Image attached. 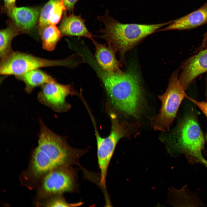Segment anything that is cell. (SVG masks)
Listing matches in <instances>:
<instances>
[{
    "label": "cell",
    "instance_id": "obj_1",
    "mask_svg": "<svg viewBox=\"0 0 207 207\" xmlns=\"http://www.w3.org/2000/svg\"><path fill=\"white\" fill-rule=\"evenodd\" d=\"M38 145L34 150L28 167L20 177L21 184L35 189L45 175L57 168L78 163L86 153L72 147L63 137L50 130L41 119Z\"/></svg>",
    "mask_w": 207,
    "mask_h": 207
},
{
    "label": "cell",
    "instance_id": "obj_2",
    "mask_svg": "<svg viewBox=\"0 0 207 207\" xmlns=\"http://www.w3.org/2000/svg\"><path fill=\"white\" fill-rule=\"evenodd\" d=\"M98 72L114 107L124 115L138 118L144 98L138 76L131 69L113 72L98 68Z\"/></svg>",
    "mask_w": 207,
    "mask_h": 207
},
{
    "label": "cell",
    "instance_id": "obj_3",
    "mask_svg": "<svg viewBox=\"0 0 207 207\" xmlns=\"http://www.w3.org/2000/svg\"><path fill=\"white\" fill-rule=\"evenodd\" d=\"M98 19L105 26L100 30L102 34L99 37L105 40L109 46L122 56L145 37L171 22L170 21L155 24H123L111 17L108 11Z\"/></svg>",
    "mask_w": 207,
    "mask_h": 207
},
{
    "label": "cell",
    "instance_id": "obj_4",
    "mask_svg": "<svg viewBox=\"0 0 207 207\" xmlns=\"http://www.w3.org/2000/svg\"><path fill=\"white\" fill-rule=\"evenodd\" d=\"M162 140L167 145V150L171 154H185L191 163H200L204 158L202 152L204 147V137L199 124L193 117L189 116L184 120L177 136L162 138Z\"/></svg>",
    "mask_w": 207,
    "mask_h": 207
},
{
    "label": "cell",
    "instance_id": "obj_5",
    "mask_svg": "<svg viewBox=\"0 0 207 207\" xmlns=\"http://www.w3.org/2000/svg\"><path fill=\"white\" fill-rule=\"evenodd\" d=\"M177 70L172 74L166 91L158 96L162 106L158 113L151 118L152 127L155 130L163 132L169 131L180 106L187 95L181 84Z\"/></svg>",
    "mask_w": 207,
    "mask_h": 207
},
{
    "label": "cell",
    "instance_id": "obj_6",
    "mask_svg": "<svg viewBox=\"0 0 207 207\" xmlns=\"http://www.w3.org/2000/svg\"><path fill=\"white\" fill-rule=\"evenodd\" d=\"M112 126L109 135L101 137L97 131L95 132L97 145V161L100 170L101 181L105 187L108 169L118 141L127 137L131 132L132 124L123 121L120 122L114 113L110 114Z\"/></svg>",
    "mask_w": 207,
    "mask_h": 207
},
{
    "label": "cell",
    "instance_id": "obj_7",
    "mask_svg": "<svg viewBox=\"0 0 207 207\" xmlns=\"http://www.w3.org/2000/svg\"><path fill=\"white\" fill-rule=\"evenodd\" d=\"M76 175L70 166L60 167L49 172L39 181L35 189L37 201L56 194L75 190Z\"/></svg>",
    "mask_w": 207,
    "mask_h": 207
},
{
    "label": "cell",
    "instance_id": "obj_8",
    "mask_svg": "<svg viewBox=\"0 0 207 207\" xmlns=\"http://www.w3.org/2000/svg\"><path fill=\"white\" fill-rule=\"evenodd\" d=\"M67 63L66 60L47 59L30 54L12 51L1 59L0 73L2 75H13L16 77L41 68L66 66Z\"/></svg>",
    "mask_w": 207,
    "mask_h": 207
},
{
    "label": "cell",
    "instance_id": "obj_9",
    "mask_svg": "<svg viewBox=\"0 0 207 207\" xmlns=\"http://www.w3.org/2000/svg\"><path fill=\"white\" fill-rule=\"evenodd\" d=\"M74 94L71 85L61 84L55 81L42 85L37 99L41 103L55 112H62L69 108L66 101V97Z\"/></svg>",
    "mask_w": 207,
    "mask_h": 207
},
{
    "label": "cell",
    "instance_id": "obj_10",
    "mask_svg": "<svg viewBox=\"0 0 207 207\" xmlns=\"http://www.w3.org/2000/svg\"><path fill=\"white\" fill-rule=\"evenodd\" d=\"M179 81L186 89L199 75L207 72V48L200 51L181 65Z\"/></svg>",
    "mask_w": 207,
    "mask_h": 207
},
{
    "label": "cell",
    "instance_id": "obj_11",
    "mask_svg": "<svg viewBox=\"0 0 207 207\" xmlns=\"http://www.w3.org/2000/svg\"><path fill=\"white\" fill-rule=\"evenodd\" d=\"M40 12L37 7L15 6L7 12L12 24L20 34L32 30L39 20Z\"/></svg>",
    "mask_w": 207,
    "mask_h": 207
},
{
    "label": "cell",
    "instance_id": "obj_12",
    "mask_svg": "<svg viewBox=\"0 0 207 207\" xmlns=\"http://www.w3.org/2000/svg\"><path fill=\"white\" fill-rule=\"evenodd\" d=\"M207 23V1L193 12L172 21L169 25L157 32L172 30H184L196 28Z\"/></svg>",
    "mask_w": 207,
    "mask_h": 207
},
{
    "label": "cell",
    "instance_id": "obj_13",
    "mask_svg": "<svg viewBox=\"0 0 207 207\" xmlns=\"http://www.w3.org/2000/svg\"><path fill=\"white\" fill-rule=\"evenodd\" d=\"M85 21L80 15L72 13L68 16L65 14L59 28L62 36L84 37L92 40L94 35L87 28Z\"/></svg>",
    "mask_w": 207,
    "mask_h": 207
},
{
    "label": "cell",
    "instance_id": "obj_14",
    "mask_svg": "<svg viewBox=\"0 0 207 207\" xmlns=\"http://www.w3.org/2000/svg\"><path fill=\"white\" fill-rule=\"evenodd\" d=\"M66 10L63 0H49L41 11L38 20L39 32L49 25L58 23Z\"/></svg>",
    "mask_w": 207,
    "mask_h": 207
},
{
    "label": "cell",
    "instance_id": "obj_15",
    "mask_svg": "<svg viewBox=\"0 0 207 207\" xmlns=\"http://www.w3.org/2000/svg\"><path fill=\"white\" fill-rule=\"evenodd\" d=\"M92 40L95 48V58L101 68L109 72L120 71L119 62L115 56L116 51L108 45Z\"/></svg>",
    "mask_w": 207,
    "mask_h": 207
},
{
    "label": "cell",
    "instance_id": "obj_16",
    "mask_svg": "<svg viewBox=\"0 0 207 207\" xmlns=\"http://www.w3.org/2000/svg\"><path fill=\"white\" fill-rule=\"evenodd\" d=\"M16 77L24 83L25 91L28 94L36 87L56 81L52 76L39 69L31 70Z\"/></svg>",
    "mask_w": 207,
    "mask_h": 207
},
{
    "label": "cell",
    "instance_id": "obj_17",
    "mask_svg": "<svg viewBox=\"0 0 207 207\" xmlns=\"http://www.w3.org/2000/svg\"><path fill=\"white\" fill-rule=\"evenodd\" d=\"M43 48L47 51L54 50L62 36L59 28L55 24L49 25L39 32Z\"/></svg>",
    "mask_w": 207,
    "mask_h": 207
},
{
    "label": "cell",
    "instance_id": "obj_18",
    "mask_svg": "<svg viewBox=\"0 0 207 207\" xmlns=\"http://www.w3.org/2000/svg\"><path fill=\"white\" fill-rule=\"evenodd\" d=\"M20 34L12 24L0 32V56L1 59L6 56L13 51L11 43L13 38Z\"/></svg>",
    "mask_w": 207,
    "mask_h": 207
},
{
    "label": "cell",
    "instance_id": "obj_19",
    "mask_svg": "<svg viewBox=\"0 0 207 207\" xmlns=\"http://www.w3.org/2000/svg\"><path fill=\"white\" fill-rule=\"evenodd\" d=\"M81 204V202L69 203L66 201L62 194H56L37 201L36 205L38 206L54 207L78 206Z\"/></svg>",
    "mask_w": 207,
    "mask_h": 207
},
{
    "label": "cell",
    "instance_id": "obj_20",
    "mask_svg": "<svg viewBox=\"0 0 207 207\" xmlns=\"http://www.w3.org/2000/svg\"><path fill=\"white\" fill-rule=\"evenodd\" d=\"M186 97L198 107L204 114L207 118V101H198L187 95Z\"/></svg>",
    "mask_w": 207,
    "mask_h": 207
},
{
    "label": "cell",
    "instance_id": "obj_21",
    "mask_svg": "<svg viewBox=\"0 0 207 207\" xmlns=\"http://www.w3.org/2000/svg\"><path fill=\"white\" fill-rule=\"evenodd\" d=\"M66 10L70 12L73 11L74 5L78 0H63Z\"/></svg>",
    "mask_w": 207,
    "mask_h": 207
},
{
    "label": "cell",
    "instance_id": "obj_22",
    "mask_svg": "<svg viewBox=\"0 0 207 207\" xmlns=\"http://www.w3.org/2000/svg\"><path fill=\"white\" fill-rule=\"evenodd\" d=\"M4 7L7 12L16 6V0H3Z\"/></svg>",
    "mask_w": 207,
    "mask_h": 207
},
{
    "label": "cell",
    "instance_id": "obj_23",
    "mask_svg": "<svg viewBox=\"0 0 207 207\" xmlns=\"http://www.w3.org/2000/svg\"><path fill=\"white\" fill-rule=\"evenodd\" d=\"M200 48L202 49L207 48V31L204 35V37Z\"/></svg>",
    "mask_w": 207,
    "mask_h": 207
},
{
    "label": "cell",
    "instance_id": "obj_24",
    "mask_svg": "<svg viewBox=\"0 0 207 207\" xmlns=\"http://www.w3.org/2000/svg\"><path fill=\"white\" fill-rule=\"evenodd\" d=\"M200 163L204 164L207 168V160L204 158L202 160Z\"/></svg>",
    "mask_w": 207,
    "mask_h": 207
},
{
    "label": "cell",
    "instance_id": "obj_25",
    "mask_svg": "<svg viewBox=\"0 0 207 207\" xmlns=\"http://www.w3.org/2000/svg\"><path fill=\"white\" fill-rule=\"evenodd\" d=\"M206 139L207 141V134H206Z\"/></svg>",
    "mask_w": 207,
    "mask_h": 207
}]
</instances>
